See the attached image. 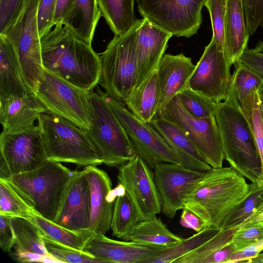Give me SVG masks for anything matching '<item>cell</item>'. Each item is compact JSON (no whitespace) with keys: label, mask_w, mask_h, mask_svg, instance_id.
<instances>
[{"label":"cell","mask_w":263,"mask_h":263,"mask_svg":"<svg viewBox=\"0 0 263 263\" xmlns=\"http://www.w3.org/2000/svg\"><path fill=\"white\" fill-rule=\"evenodd\" d=\"M44 68L71 84L90 91L101 76L100 57L89 44L62 24L41 39Z\"/></svg>","instance_id":"cell-1"},{"label":"cell","mask_w":263,"mask_h":263,"mask_svg":"<svg viewBox=\"0 0 263 263\" xmlns=\"http://www.w3.org/2000/svg\"><path fill=\"white\" fill-rule=\"evenodd\" d=\"M250 190V184L232 167H212L195 185L184 204L204 221L205 227L221 228Z\"/></svg>","instance_id":"cell-2"},{"label":"cell","mask_w":263,"mask_h":263,"mask_svg":"<svg viewBox=\"0 0 263 263\" xmlns=\"http://www.w3.org/2000/svg\"><path fill=\"white\" fill-rule=\"evenodd\" d=\"M215 117L224 159L251 182L263 180L261 159L252 132L238 107L226 99L218 103Z\"/></svg>","instance_id":"cell-3"},{"label":"cell","mask_w":263,"mask_h":263,"mask_svg":"<svg viewBox=\"0 0 263 263\" xmlns=\"http://www.w3.org/2000/svg\"><path fill=\"white\" fill-rule=\"evenodd\" d=\"M37 121L48 159L79 166L103 163L101 153L86 129L47 110Z\"/></svg>","instance_id":"cell-4"},{"label":"cell","mask_w":263,"mask_h":263,"mask_svg":"<svg viewBox=\"0 0 263 263\" xmlns=\"http://www.w3.org/2000/svg\"><path fill=\"white\" fill-rule=\"evenodd\" d=\"M143 19L123 35L115 36L101 54L100 81L110 97L123 101L132 93L138 80L137 36Z\"/></svg>","instance_id":"cell-5"},{"label":"cell","mask_w":263,"mask_h":263,"mask_svg":"<svg viewBox=\"0 0 263 263\" xmlns=\"http://www.w3.org/2000/svg\"><path fill=\"white\" fill-rule=\"evenodd\" d=\"M89 91L90 125L87 134L101 153L103 163L119 167L137 156L123 127L113 112L106 93L99 88Z\"/></svg>","instance_id":"cell-6"},{"label":"cell","mask_w":263,"mask_h":263,"mask_svg":"<svg viewBox=\"0 0 263 263\" xmlns=\"http://www.w3.org/2000/svg\"><path fill=\"white\" fill-rule=\"evenodd\" d=\"M76 172L47 159L38 168L9 179L31 198L36 213L53 221Z\"/></svg>","instance_id":"cell-7"},{"label":"cell","mask_w":263,"mask_h":263,"mask_svg":"<svg viewBox=\"0 0 263 263\" xmlns=\"http://www.w3.org/2000/svg\"><path fill=\"white\" fill-rule=\"evenodd\" d=\"M39 1L24 0L18 13L2 34L14 48L26 85L34 92L44 69L38 28Z\"/></svg>","instance_id":"cell-8"},{"label":"cell","mask_w":263,"mask_h":263,"mask_svg":"<svg viewBox=\"0 0 263 263\" xmlns=\"http://www.w3.org/2000/svg\"><path fill=\"white\" fill-rule=\"evenodd\" d=\"M35 93L47 110L86 130L89 127L91 110L89 91L44 68Z\"/></svg>","instance_id":"cell-9"},{"label":"cell","mask_w":263,"mask_h":263,"mask_svg":"<svg viewBox=\"0 0 263 263\" xmlns=\"http://www.w3.org/2000/svg\"><path fill=\"white\" fill-rule=\"evenodd\" d=\"M206 0H136L143 17L178 37H190L202 22L201 10Z\"/></svg>","instance_id":"cell-10"},{"label":"cell","mask_w":263,"mask_h":263,"mask_svg":"<svg viewBox=\"0 0 263 263\" xmlns=\"http://www.w3.org/2000/svg\"><path fill=\"white\" fill-rule=\"evenodd\" d=\"M159 116L179 126L212 167H222L224 154L215 115L202 118L193 117L184 109L176 95Z\"/></svg>","instance_id":"cell-11"},{"label":"cell","mask_w":263,"mask_h":263,"mask_svg":"<svg viewBox=\"0 0 263 263\" xmlns=\"http://www.w3.org/2000/svg\"><path fill=\"white\" fill-rule=\"evenodd\" d=\"M106 93V92H105ZM108 103L128 136L137 155L152 169L161 163H178L168 145L149 123L137 118L125 103L106 93Z\"/></svg>","instance_id":"cell-12"},{"label":"cell","mask_w":263,"mask_h":263,"mask_svg":"<svg viewBox=\"0 0 263 263\" xmlns=\"http://www.w3.org/2000/svg\"><path fill=\"white\" fill-rule=\"evenodd\" d=\"M0 151V160L5 163L10 177L36 169L48 159L39 125L15 133L3 131Z\"/></svg>","instance_id":"cell-13"},{"label":"cell","mask_w":263,"mask_h":263,"mask_svg":"<svg viewBox=\"0 0 263 263\" xmlns=\"http://www.w3.org/2000/svg\"><path fill=\"white\" fill-rule=\"evenodd\" d=\"M151 169L138 155L118 167V183L135 204L140 221L153 218L161 211V199Z\"/></svg>","instance_id":"cell-14"},{"label":"cell","mask_w":263,"mask_h":263,"mask_svg":"<svg viewBox=\"0 0 263 263\" xmlns=\"http://www.w3.org/2000/svg\"><path fill=\"white\" fill-rule=\"evenodd\" d=\"M232 65L212 37L196 65L187 87L216 103L224 101L228 97L231 83Z\"/></svg>","instance_id":"cell-15"},{"label":"cell","mask_w":263,"mask_h":263,"mask_svg":"<svg viewBox=\"0 0 263 263\" xmlns=\"http://www.w3.org/2000/svg\"><path fill=\"white\" fill-rule=\"evenodd\" d=\"M154 170L161 211L173 219L178 210L185 208V198L205 172L190 169L179 163L166 162L157 164Z\"/></svg>","instance_id":"cell-16"},{"label":"cell","mask_w":263,"mask_h":263,"mask_svg":"<svg viewBox=\"0 0 263 263\" xmlns=\"http://www.w3.org/2000/svg\"><path fill=\"white\" fill-rule=\"evenodd\" d=\"M90 191L91 215L89 230L105 235L110 229L114 205L117 197L124 191L120 184L112 189L111 181L104 171L96 166H85Z\"/></svg>","instance_id":"cell-17"},{"label":"cell","mask_w":263,"mask_h":263,"mask_svg":"<svg viewBox=\"0 0 263 263\" xmlns=\"http://www.w3.org/2000/svg\"><path fill=\"white\" fill-rule=\"evenodd\" d=\"M90 215L89 183L84 170L76 171L53 222L73 231H84L89 230Z\"/></svg>","instance_id":"cell-18"},{"label":"cell","mask_w":263,"mask_h":263,"mask_svg":"<svg viewBox=\"0 0 263 263\" xmlns=\"http://www.w3.org/2000/svg\"><path fill=\"white\" fill-rule=\"evenodd\" d=\"M165 248L131 241L111 239L103 234H92L83 251L104 260L106 263H142Z\"/></svg>","instance_id":"cell-19"},{"label":"cell","mask_w":263,"mask_h":263,"mask_svg":"<svg viewBox=\"0 0 263 263\" xmlns=\"http://www.w3.org/2000/svg\"><path fill=\"white\" fill-rule=\"evenodd\" d=\"M195 67L192 59L182 53L163 54L156 69L160 99L155 117L160 116L168 102L187 86Z\"/></svg>","instance_id":"cell-20"},{"label":"cell","mask_w":263,"mask_h":263,"mask_svg":"<svg viewBox=\"0 0 263 263\" xmlns=\"http://www.w3.org/2000/svg\"><path fill=\"white\" fill-rule=\"evenodd\" d=\"M172 36L171 33L143 18L137 36L138 72L136 88L157 69Z\"/></svg>","instance_id":"cell-21"},{"label":"cell","mask_w":263,"mask_h":263,"mask_svg":"<svg viewBox=\"0 0 263 263\" xmlns=\"http://www.w3.org/2000/svg\"><path fill=\"white\" fill-rule=\"evenodd\" d=\"M46 110L33 91L20 96L0 97V122L3 131L11 133L31 127Z\"/></svg>","instance_id":"cell-22"},{"label":"cell","mask_w":263,"mask_h":263,"mask_svg":"<svg viewBox=\"0 0 263 263\" xmlns=\"http://www.w3.org/2000/svg\"><path fill=\"white\" fill-rule=\"evenodd\" d=\"M149 124L168 145L179 164L203 172L212 168L186 134L176 123L159 116L154 118Z\"/></svg>","instance_id":"cell-23"},{"label":"cell","mask_w":263,"mask_h":263,"mask_svg":"<svg viewBox=\"0 0 263 263\" xmlns=\"http://www.w3.org/2000/svg\"><path fill=\"white\" fill-rule=\"evenodd\" d=\"M226 56L233 65L248 47V34L243 0H225Z\"/></svg>","instance_id":"cell-24"},{"label":"cell","mask_w":263,"mask_h":263,"mask_svg":"<svg viewBox=\"0 0 263 263\" xmlns=\"http://www.w3.org/2000/svg\"><path fill=\"white\" fill-rule=\"evenodd\" d=\"M30 91L22 78L12 44L6 36L0 34V97L20 96Z\"/></svg>","instance_id":"cell-25"},{"label":"cell","mask_w":263,"mask_h":263,"mask_svg":"<svg viewBox=\"0 0 263 263\" xmlns=\"http://www.w3.org/2000/svg\"><path fill=\"white\" fill-rule=\"evenodd\" d=\"M101 15L97 0H73L62 24L91 45Z\"/></svg>","instance_id":"cell-26"},{"label":"cell","mask_w":263,"mask_h":263,"mask_svg":"<svg viewBox=\"0 0 263 263\" xmlns=\"http://www.w3.org/2000/svg\"><path fill=\"white\" fill-rule=\"evenodd\" d=\"M159 99V84L156 69L123 102L137 118L150 123L156 116Z\"/></svg>","instance_id":"cell-27"},{"label":"cell","mask_w":263,"mask_h":263,"mask_svg":"<svg viewBox=\"0 0 263 263\" xmlns=\"http://www.w3.org/2000/svg\"><path fill=\"white\" fill-rule=\"evenodd\" d=\"M101 15L115 36L123 35L138 22L135 0H97Z\"/></svg>","instance_id":"cell-28"},{"label":"cell","mask_w":263,"mask_h":263,"mask_svg":"<svg viewBox=\"0 0 263 263\" xmlns=\"http://www.w3.org/2000/svg\"><path fill=\"white\" fill-rule=\"evenodd\" d=\"M183 239L172 233L160 218L155 217L139 221L126 241L166 248L180 242Z\"/></svg>","instance_id":"cell-29"},{"label":"cell","mask_w":263,"mask_h":263,"mask_svg":"<svg viewBox=\"0 0 263 263\" xmlns=\"http://www.w3.org/2000/svg\"><path fill=\"white\" fill-rule=\"evenodd\" d=\"M31 198L10 179L0 178V214L30 219L36 213Z\"/></svg>","instance_id":"cell-30"},{"label":"cell","mask_w":263,"mask_h":263,"mask_svg":"<svg viewBox=\"0 0 263 263\" xmlns=\"http://www.w3.org/2000/svg\"><path fill=\"white\" fill-rule=\"evenodd\" d=\"M11 222L15 237L13 253L51 255L45 246V234L36 224L20 217H13Z\"/></svg>","instance_id":"cell-31"},{"label":"cell","mask_w":263,"mask_h":263,"mask_svg":"<svg viewBox=\"0 0 263 263\" xmlns=\"http://www.w3.org/2000/svg\"><path fill=\"white\" fill-rule=\"evenodd\" d=\"M139 221L138 210L124 191L117 197L114 203L110 224L112 235L126 241Z\"/></svg>","instance_id":"cell-32"},{"label":"cell","mask_w":263,"mask_h":263,"mask_svg":"<svg viewBox=\"0 0 263 263\" xmlns=\"http://www.w3.org/2000/svg\"><path fill=\"white\" fill-rule=\"evenodd\" d=\"M220 228L205 227L196 234L180 242L162 249L144 259L142 263H174L178 258L200 247L213 237Z\"/></svg>","instance_id":"cell-33"},{"label":"cell","mask_w":263,"mask_h":263,"mask_svg":"<svg viewBox=\"0 0 263 263\" xmlns=\"http://www.w3.org/2000/svg\"><path fill=\"white\" fill-rule=\"evenodd\" d=\"M29 220L36 224L46 236L62 244L82 251L93 234L90 230L78 232L69 230L36 213Z\"/></svg>","instance_id":"cell-34"},{"label":"cell","mask_w":263,"mask_h":263,"mask_svg":"<svg viewBox=\"0 0 263 263\" xmlns=\"http://www.w3.org/2000/svg\"><path fill=\"white\" fill-rule=\"evenodd\" d=\"M234 65L235 68L232 74L228 96L226 99L237 106L249 95L258 91L263 81L238 61Z\"/></svg>","instance_id":"cell-35"},{"label":"cell","mask_w":263,"mask_h":263,"mask_svg":"<svg viewBox=\"0 0 263 263\" xmlns=\"http://www.w3.org/2000/svg\"><path fill=\"white\" fill-rule=\"evenodd\" d=\"M250 192L246 198L226 217L221 228H234L246 221L263 208V180L252 182Z\"/></svg>","instance_id":"cell-36"},{"label":"cell","mask_w":263,"mask_h":263,"mask_svg":"<svg viewBox=\"0 0 263 263\" xmlns=\"http://www.w3.org/2000/svg\"><path fill=\"white\" fill-rule=\"evenodd\" d=\"M256 216L253 214L242 223L232 228L221 229L210 239L192 252L178 258L174 263H202L209 256L228 245L236 231Z\"/></svg>","instance_id":"cell-37"},{"label":"cell","mask_w":263,"mask_h":263,"mask_svg":"<svg viewBox=\"0 0 263 263\" xmlns=\"http://www.w3.org/2000/svg\"><path fill=\"white\" fill-rule=\"evenodd\" d=\"M258 91L249 95L237 105L247 119L252 132L261 162L263 178V123L260 111Z\"/></svg>","instance_id":"cell-38"},{"label":"cell","mask_w":263,"mask_h":263,"mask_svg":"<svg viewBox=\"0 0 263 263\" xmlns=\"http://www.w3.org/2000/svg\"><path fill=\"white\" fill-rule=\"evenodd\" d=\"M184 109L191 116L198 118L215 115L218 103L189 87L178 95Z\"/></svg>","instance_id":"cell-39"},{"label":"cell","mask_w":263,"mask_h":263,"mask_svg":"<svg viewBox=\"0 0 263 263\" xmlns=\"http://www.w3.org/2000/svg\"><path fill=\"white\" fill-rule=\"evenodd\" d=\"M44 241L48 252L61 262L106 263L101 258L96 257L84 251L62 244L46 235L44 237Z\"/></svg>","instance_id":"cell-40"},{"label":"cell","mask_w":263,"mask_h":263,"mask_svg":"<svg viewBox=\"0 0 263 263\" xmlns=\"http://www.w3.org/2000/svg\"><path fill=\"white\" fill-rule=\"evenodd\" d=\"M204 6L208 10L213 31L212 37L218 49L226 55L224 13L225 0H206Z\"/></svg>","instance_id":"cell-41"},{"label":"cell","mask_w":263,"mask_h":263,"mask_svg":"<svg viewBox=\"0 0 263 263\" xmlns=\"http://www.w3.org/2000/svg\"><path fill=\"white\" fill-rule=\"evenodd\" d=\"M262 238V221L248 222L236 231L231 243L237 251L248 247Z\"/></svg>","instance_id":"cell-42"},{"label":"cell","mask_w":263,"mask_h":263,"mask_svg":"<svg viewBox=\"0 0 263 263\" xmlns=\"http://www.w3.org/2000/svg\"><path fill=\"white\" fill-rule=\"evenodd\" d=\"M248 34L253 35L259 26L263 27V0H243Z\"/></svg>","instance_id":"cell-43"},{"label":"cell","mask_w":263,"mask_h":263,"mask_svg":"<svg viewBox=\"0 0 263 263\" xmlns=\"http://www.w3.org/2000/svg\"><path fill=\"white\" fill-rule=\"evenodd\" d=\"M57 0H39L37 9L39 33L41 39L54 27Z\"/></svg>","instance_id":"cell-44"},{"label":"cell","mask_w":263,"mask_h":263,"mask_svg":"<svg viewBox=\"0 0 263 263\" xmlns=\"http://www.w3.org/2000/svg\"><path fill=\"white\" fill-rule=\"evenodd\" d=\"M24 0H0V34H3L18 13Z\"/></svg>","instance_id":"cell-45"},{"label":"cell","mask_w":263,"mask_h":263,"mask_svg":"<svg viewBox=\"0 0 263 263\" xmlns=\"http://www.w3.org/2000/svg\"><path fill=\"white\" fill-rule=\"evenodd\" d=\"M13 217L0 214V247L4 252H11L15 237L12 225Z\"/></svg>","instance_id":"cell-46"},{"label":"cell","mask_w":263,"mask_h":263,"mask_svg":"<svg viewBox=\"0 0 263 263\" xmlns=\"http://www.w3.org/2000/svg\"><path fill=\"white\" fill-rule=\"evenodd\" d=\"M237 61L257 74L263 81L262 53L247 47Z\"/></svg>","instance_id":"cell-47"},{"label":"cell","mask_w":263,"mask_h":263,"mask_svg":"<svg viewBox=\"0 0 263 263\" xmlns=\"http://www.w3.org/2000/svg\"><path fill=\"white\" fill-rule=\"evenodd\" d=\"M263 251V238L253 245L233 253L226 263L246 262L251 258Z\"/></svg>","instance_id":"cell-48"},{"label":"cell","mask_w":263,"mask_h":263,"mask_svg":"<svg viewBox=\"0 0 263 263\" xmlns=\"http://www.w3.org/2000/svg\"><path fill=\"white\" fill-rule=\"evenodd\" d=\"M180 223L182 227L192 229L196 232H200L205 227L204 221L187 208H184L182 210Z\"/></svg>","instance_id":"cell-49"},{"label":"cell","mask_w":263,"mask_h":263,"mask_svg":"<svg viewBox=\"0 0 263 263\" xmlns=\"http://www.w3.org/2000/svg\"><path fill=\"white\" fill-rule=\"evenodd\" d=\"M236 250L230 243L221 250L205 258L202 263H226L232 254Z\"/></svg>","instance_id":"cell-50"},{"label":"cell","mask_w":263,"mask_h":263,"mask_svg":"<svg viewBox=\"0 0 263 263\" xmlns=\"http://www.w3.org/2000/svg\"><path fill=\"white\" fill-rule=\"evenodd\" d=\"M73 1V0H57L54 17V25L63 23L66 15L72 4Z\"/></svg>","instance_id":"cell-51"},{"label":"cell","mask_w":263,"mask_h":263,"mask_svg":"<svg viewBox=\"0 0 263 263\" xmlns=\"http://www.w3.org/2000/svg\"><path fill=\"white\" fill-rule=\"evenodd\" d=\"M246 262L248 263H263V253H259L257 255L249 258Z\"/></svg>","instance_id":"cell-52"},{"label":"cell","mask_w":263,"mask_h":263,"mask_svg":"<svg viewBox=\"0 0 263 263\" xmlns=\"http://www.w3.org/2000/svg\"><path fill=\"white\" fill-rule=\"evenodd\" d=\"M260 221H263V208L261 211L257 215L250 220L249 222H253Z\"/></svg>","instance_id":"cell-53"},{"label":"cell","mask_w":263,"mask_h":263,"mask_svg":"<svg viewBox=\"0 0 263 263\" xmlns=\"http://www.w3.org/2000/svg\"><path fill=\"white\" fill-rule=\"evenodd\" d=\"M254 49L257 51L263 53V41H259L256 44Z\"/></svg>","instance_id":"cell-54"},{"label":"cell","mask_w":263,"mask_h":263,"mask_svg":"<svg viewBox=\"0 0 263 263\" xmlns=\"http://www.w3.org/2000/svg\"><path fill=\"white\" fill-rule=\"evenodd\" d=\"M260 103H259V107H260V111L262 119V121L263 123V98H260Z\"/></svg>","instance_id":"cell-55"},{"label":"cell","mask_w":263,"mask_h":263,"mask_svg":"<svg viewBox=\"0 0 263 263\" xmlns=\"http://www.w3.org/2000/svg\"><path fill=\"white\" fill-rule=\"evenodd\" d=\"M258 93L260 98H263V83L259 90H258Z\"/></svg>","instance_id":"cell-56"},{"label":"cell","mask_w":263,"mask_h":263,"mask_svg":"<svg viewBox=\"0 0 263 263\" xmlns=\"http://www.w3.org/2000/svg\"><path fill=\"white\" fill-rule=\"evenodd\" d=\"M262 222H263V221H262Z\"/></svg>","instance_id":"cell-57"}]
</instances>
